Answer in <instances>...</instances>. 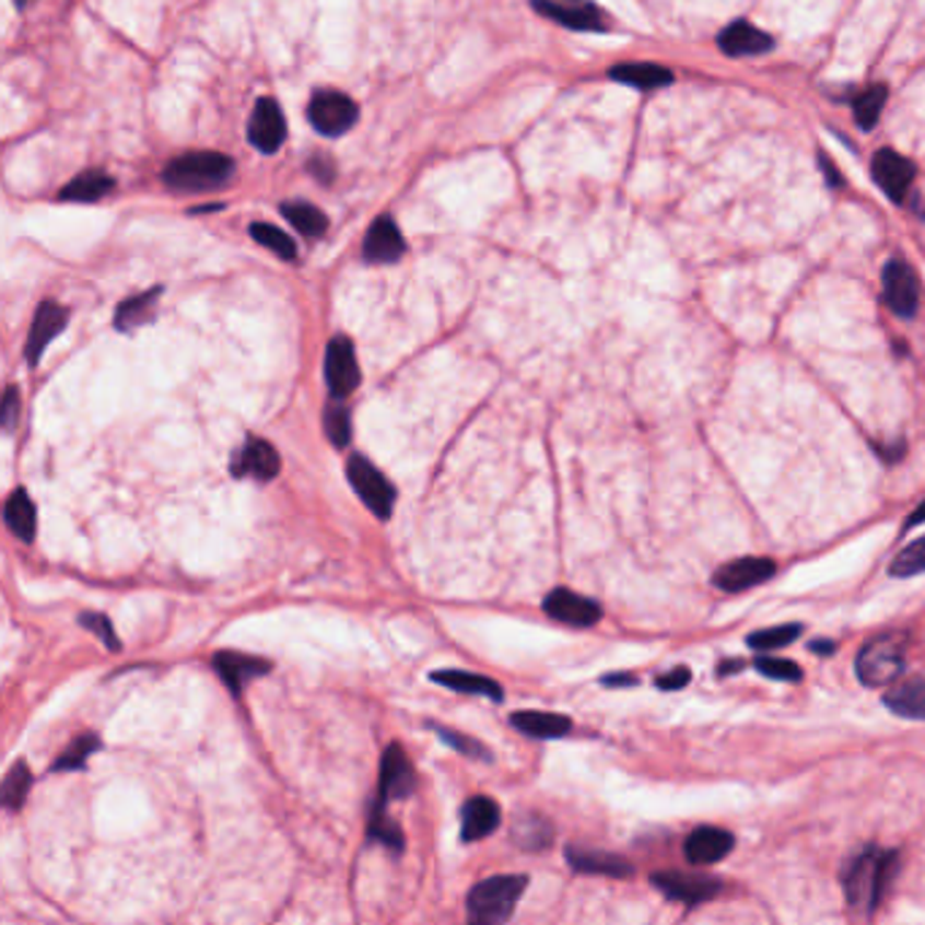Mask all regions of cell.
<instances>
[{
  "label": "cell",
  "instance_id": "cell-1",
  "mask_svg": "<svg viewBox=\"0 0 925 925\" xmlns=\"http://www.w3.org/2000/svg\"><path fill=\"white\" fill-rule=\"evenodd\" d=\"M895 871H899V853H893V850L866 847L863 853H857L850 860V866L844 868L842 877L850 906L860 915L877 912Z\"/></svg>",
  "mask_w": 925,
  "mask_h": 925
},
{
  "label": "cell",
  "instance_id": "cell-2",
  "mask_svg": "<svg viewBox=\"0 0 925 925\" xmlns=\"http://www.w3.org/2000/svg\"><path fill=\"white\" fill-rule=\"evenodd\" d=\"M906 668V633H882L863 643L855 657V674L863 687L879 690L899 681Z\"/></svg>",
  "mask_w": 925,
  "mask_h": 925
},
{
  "label": "cell",
  "instance_id": "cell-3",
  "mask_svg": "<svg viewBox=\"0 0 925 925\" xmlns=\"http://www.w3.org/2000/svg\"><path fill=\"white\" fill-rule=\"evenodd\" d=\"M234 177V161L220 152H185L174 157L163 172L168 188L185 190V194H204L225 185Z\"/></svg>",
  "mask_w": 925,
  "mask_h": 925
},
{
  "label": "cell",
  "instance_id": "cell-4",
  "mask_svg": "<svg viewBox=\"0 0 925 925\" xmlns=\"http://www.w3.org/2000/svg\"><path fill=\"white\" fill-rule=\"evenodd\" d=\"M527 877L507 874V877H492L478 882L467 895V915L472 923L497 925L505 923L516 910V901L527 890Z\"/></svg>",
  "mask_w": 925,
  "mask_h": 925
},
{
  "label": "cell",
  "instance_id": "cell-5",
  "mask_svg": "<svg viewBox=\"0 0 925 925\" xmlns=\"http://www.w3.org/2000/svg\"><path fill=\"white\" fill-rule=\"evenodd\" d=\"M309 126L320 137H342L359 122V104L340 90H315L307 106Z\"/></svg>",
  "mask_w": 925,
  "mask_h": 925
},
{
  "label": "cell",
  "instance_id": "cell-6",
  "mask_svg": "<svg viewBox=\"0 0 925 925\" xmlns=\"http://www.w3.org/2000/svg\"><path fill=\"white\" fill-rule=\"evenodd\" d=\"M348 481L356 489V494L375 513L377 518H388L394 513V505H397V492H394L391 481L372 465L364 456L353 454L346 465Z\"/></svg>",
  "mask_w": 925,
  "mask_h": 925
},
{
  "label": "cell",
  "instance_id": "cell-7",
  "mask_svg": "<svg viewBox=\"0 0 925 925\" xmlns=\"http://www.w3.org/2000/svg\"><path fill=\"white\" fill-rule=\"evenodd\" d=\"M652 885L670 901L679 904L698 906L706 901L716 899L722 893V879L706 877V874H690V871H654Z\"/></svg>",
  "mask_w": 925,
  "mask_h": 925
},
{
  "label": "cell",
  "instance_id": "cell-8",
  "mask_svg": "<svg viewBox=\"0 0 925 925\" xmlns=\"http://www.w3.org/2000/svg\"><path fill=\"white\" fill-rule=\"evenodd\" d=\"M885 302L899 318H912L921 307V280L904 258H890L882 272Z\"/></svg>",
  "mask_w": 925,
  "mask_h": 925
},
{
  "label": "cell",
  "instance_id": "cell-9",
  "mask_svg": "<svg viewBox=\"0 0 925 925\" xmlns=\"http://www.w3.org/2000/svg\"><path fill=\"white\" fill-rule=\"evenodd\" d=\"M326 383H329L331 399H346L359 388L361 370L356 348L348 337H335L326 348Z\"/></svg>",
  "mask_w": 925,
  "mask_h": 925
},
{
  "label": "cell",
  "instance_id": "cell-10",
  "mask_svg": "<svg viewBox=\"0 0 925 925\" xmlns=\"http://www.w3.org/2000/svg\"><path fill=\"white\" fill-rule=\"evenodd\" d=\"M774 560H765V557H741V560L725 562V565L716 570L712 581L716 589L736 595V592H747L752 589V586L765 584L769 578H774Z\"/></svg>",
  "mask_w": 925,
  "mask_h": 925
},
{
  "label": "cell",
  "instance_id": "cell-11",
  "mask_svg": "<svg viewBox=\"0 0 925 925\" xmlns=\"http://www.w3.org/2000/svg\"><path fill=\"white\" fill-rule=\"evenodd\" d=\"M543 611L567 628H592L602 619L600 602L573 589H554L543 600Z\"/></svg>",
  "mask_w": 925,
  "mask_h": 925
},
{
  "label": "cell",
  "instance_id": "cell-12",
  "mask_svg": "<svg viewBox=\"0 0 925 925\" xmlns=\"http://www.w3.org/2000/svg\"><path fill=\"white\" fill-rule=\"evenodd\" d=\"M871 172L879 188H882L895 204H901V201L906 199L912 183H915V163H912L910 157L899 155L895 150H879L871 161Z\"/></svg>",
  "mask_w": 925,
  "mask_h": 925
},
{
  "label": "cell",
  "instance_id": "cell-13",
  "mask_svg": "<svg viewBox=\"0 0 925 925\" xmlns=\"http://www.w3.org/2000/svg\"><path fill=\"white\" fill-rule=\"evenodd\" d=\"M247 139L264 155H274L285 142V117L283 109L274 98H261L253 109L250 126H247Z\"/></svg>",
  "mask_w": 925,
  "mask_h": 925
},
{
  "label": "cell",
  "instance_id": "cell-14",
  "mask_svg": "<svg viewBox=\"0 0 925 925\" xmlns=\"http://www.w3.org/2000/svg\"><path fill=\"white\" fill-rule=\"evenodd\" d=\"M280 472V454L267 440H247L231 459V476L256 478V481H272Z\"/></svg>",
  "mask_w": 925,
  "mask_h": 925
},
{
  "label": "cell",
  "instance_id": "cell-15",
  "mask_svg": "<svg viewBox=\"0 0 925 925\" xmlns=\"http://www.w3.org/2000/svg\"><path fill=\"white\" fill-rule=\"evenodd\" d=\"M405 256V236L391 214H380L366 231L364 261L366 264H394Z\"/></svg>",
  "mask_w": 925,
  "mask_h": 925
},
{
  "label": "cell",
  "instance_id": "cell-16",
  "mask_svg": "<svg viewBox=\"0 0 925 925\" xmlns=\"http://www.w3.org/2000/svg\"><path fill=\"white\" fill-rule=\"evenodd\" d=\"M733 847H736V836L730 831L716 826H703L687 836L684 857L695 863V866H714L722 857L730 855Z\"/></svg>",
  "mask_w": 925,
  "mask_h": 925
},
{
  "label": "cell",
  "instance_id": "cell-17",
  "mask_svg": "<svg viewBox=\"0 0 925 925\" xmlns=\"http://www.w3.org/2000/svg\"><path fill=\"white\" fill-rule=\"evenodd\" d=\"M413 789H415L413 765H410L405 749L399 747V743H391V747H386V752H383L380 798L383 800H391V798L402 800V798H408V795H413Z\"/></svg>",
  "mask_w": 925,
  "mask_h": 925
},
{
  "label": "cell",
  "instance_id": "cell-18",
  "mask_svg": "<svg viewBox=\"0 0 925 925\" xmlns=\"http://www.w3.org/2000/svg\"><path fill=\"white\" fill-rule=\"evenodd\" d=\"M69 324V309L60 307L58 302H42L36 309V318H33L31 335H27L25 356L31 364H38L42 353L47 351L49 342L60 335Z\"/></svg>",
  "mask_w": 925,
  "mask_h": 925
},
{
  "label": "cell",
  "instance_id": "cell-19",
  "mask_svg": "<svg viewBox=\"0 0 925 925\" xmlns=\"http://www.w3.org/2000/svg\"><path fill=\"white\" fill-rule=\"evenodd\" d=\"M212 668H214V674H218L220 679L225 681V687H229L234 695H239L242 687H245L247 681L269 674V668H272V665H269L267 659L250 657V654L218 652L212 657Z\"/></svg>",
  "mask_w": 925,
  "mask_h": 925
},
{
  "label": "cell",
  "instance_id": "cell-20",
  "mask_svg": "<svg viewBox=\"0 0 925 925\" xmlns=\"http://www.w3.org/2000/svg\"><path fill=\"white\" fill-rule=\"evenodd\" d=\"M532 9L549 20L560 22L570 31H606V16L592 3H554V0H532Z\"/></svg>",
  "mask_w": 925,
  "mask_h": 925
},
{
  "label": "cell",
  "instance_id": "cell-21",
  "mask_svg": "<svg viewBox=\"0 0 925 925\" xmlns=\"http://www.w3.org/2000/svg\"><path fill=\"white\" fill-rule=\"evenodd\" d=\"M719 49L730 58H747V55H763L774 47V38L760 31L752 22H733L719 33Z\"/></svg>",
  "mask_w": 925,
  "mask_h": 925
},
{
  "label": "cell",
  "instance_id": "cell-22",
  "mask_svg": "<svg viewBox=\"0 0 925 925\" xmlns=\"http://www.w3.org/2000/svg\"><path fill=\"white\" fill-rule=\"evenodd\" d=\"M500 826V806L487 795H476L461 809V839L465 842H478L489 833L497 831Z\"/></svg>",
  "mask_w": 925,
  "mask_h": 925
},
{
  "label": "cell",
  "instance_id": "cell-23",
  "mask_svg": "<svg viewBox=\"0 0 925 925\" xmlns=\"http://www.w3.org/2000/svg\"><path fill=\"white\" fill-rule=\"evenodd\" d=\"M882 701L888 712L901 716V719H925V676L890 684Z\"/></svg>",
  "mask_w": 925,
  "mask_h": 925
},
{
  "label": "cell",
  "instance_id": "cell-24",
  "mask_svg": "<svg viewBox=\"0 0 925 925\" xmlns=\"http://www.w3.org/2000/svg\"><path fill=\"white\" fill-rule=\"evenodd\" d=\"M567 863L581 874H602V877H630L633 866L622 855L602 853V850L567 847Z\"/></svg>",
  "mask_w": 925,
  "mask_h": 925
},
{
  "label": "cell",
  "instance_id": "cell-25",
  "mask_svg": "<svg viewBox=\"0 0 925 925\" xmlns=\"http://www.w3.org/2000/svg\"><path fill=\"white\" fill-rule=\"evenodd\" d=\"M115 190V179L112 174L101 172V168H87V172L77 174L63 190H60V201H73V204H95L104 199L106 194Z\"/></svg>",
  "mask_w": 925,
  "mask_h": 925
},
{
  "label": "cell",
  "instance_id": "cell-26",
  "mask_svg": "<svg viewBox=\"0 0 925 925\" xmlns=\"http://www.w3.org/2000/svg\"><path fill=\"white\" fill-rule=\"evenodd\" d=\"M511 725L522 730L529 738H562L567 736L573 722L562 714H543V712H518L511 716Z\"/></svg>",
  "mask_w": 925,
  "mask_h": 925
},
{
  "label": "cell",
  "instance_id": "cell-27",
  "mask_svg": "<svg viewBox=\"0 0 925 925\" xmlns=\"http://www.w3.org/2000/svg\"><path fill=\"white\" fill-rule=\"evenodd\" d=\"M161 293H163L161 288H152V291L139 293V296L126 298V302H122L115 313L117 329L133 331V329H139V326L150 324V320L155 318V307H157V298H161Z\"/></svg>",
  "mask_w": 925,
  "mask_h": 925
},
{
  "label": "cell",
  "instance_id": "cell-28",
  "mask_svg": "<svg viewBox=\"0 0 925 925\" xmlns=\"http://www.w3.org/2000/svg\"><path fill=\"white\" fill-rule=\"evenodd\" d=\"M432 681L448 687V690L467 692V695H483L492 698V701H502V698H505L497 681L478 674H465V670H437V674H432Z\"/></svg>",
  "mask_w": 925,
  "mask_h": 925
},
{
  "label": "cell",
  "instance_id": "cell-29",
  "mask_svg": "<svg viewBox=\"0 0 925 925\" xmlns=\"http://www.w3.org/2000/svg\"><path fill=\"white\" fill-rule=\"evenodd\" d=\"M611 79L639 90H657L674 82V71L657 63H619L611 69Z\"/></svg>",
  "mask_w": 925,
  "mask_h": 925
},
{
  "label": "cell",
  "instance_id": "cell-30",
  "mask_svg": "<svg viewBox=\"0 0 925 925\" xmlns=\"http://www.w3.org/2000/svg\"><path fill=\"white\" fill-rule=\"evenodd\" d=\"M3 516H5V527H9L20 540L31 543L33 535H36V507H33V500L27 497L25 489L11 492V497L5 500L3 505Z\"/></svg>",
  "mask_w": 925,
  "mask_h": 925
},
{
  "label": "cell",
  "instance_id": "cell-31",
  "mask_svg": "<svg viewBox=\"0 0 925 925\" xmlns=\"http://www.w3.org/2000/svg\"><path fill=\"white\" fill-rule=\"evenodd\" d=\"M280 212L298 234L309 236V239H318L329 229V218L309 201H285V204H280Z\"/></svg>",
  "mask_w": 925,
  "mask_h": 925
},
{
  "label": "cell",
  "instance_id": "cell-32",
  "mask_svg": "<svg viewBox=\"0 0 925 925\" xmlns=\"http://www.w3.org/2000/svg\"><path fill=\"white\" fill-rule=\"evenodd\" d=\"M551 839H554V828L540 815L518 817L516 826H513V842L524 850H543L549 847Z\"/></svg>",
  "mask_w": 925,
  "mask_h": 925
},
{
  "label": "cell",
  "instance_id": "cell-33",
  "mask_svg": "<svg viewBox=\"0 0 925 925\" xmlns=\"http://www.w3.org/2000/svg\"><path fill=\"white\" fill-rule=\"evenodd\" d=\"M386 800H377L375 806L370 809V828H366V836H370V842H380L383 847L388 850H402L405 847V833L402 828L397 826V822L391 820V817L386 815Z\"/></svg>",
  "mask_w": 925,
  "mask_h": 925
},
{
  "label": "cell",
  "instance_id": "cell-34",
  "mask_svg": "<svg viewBox=\"0 0 925 925\" xmlns=\"http://www.w3.org/2000/svg\"><path fill=\"white\" fill-rule=\"evenodd\" d=\"M885 101H888V87H885V84H874V87L863 90V93L857 95L853 109L855 122L863 131H871V128L877 126L879 115H882L885 109Z\"/></svg>",
  "mask_w": 925,
  "mask_h": 925
},
{
  "label": "cell",
  "instance_id": "cell-35",
  "mask_svg": "<svg viewBox=\"0 0 925 925\" xmlns=\"http://www.w3.org/2000/svg\"><path fill=\"white\" fill-rule=\"evenodd\" d=\"M800 635H804V624L789 622V624H780V628H769V630H758V633H749L747 643L752 648H758V652H774V648L789 646V643L798 641Z\"/></svg>",
  "mask_w": 925,
  "mask_h": 925
},
{
  "label": "cell",
  "instance_id": "cell-36",
  "mask_svg": "<svg viewBox=\"0 0 925 925\" xmlns=\"http://www.w3.org/2000/svg\"><path fill=\"white\" fill-rule=\"evenodd\" d=\"M324 429H326V434H329V440L337 445V448H346V445L351 443V437H353L351 410H348L346 405L340 402V399H331V402L326 405Z\"/></svg>",
  "mask_w": 925,
  "mask_h": 925
},
{
  "label": "cell",
  "instance_id": "cell-37",
  "mask_svg": "<svg viewBox=\"0 0 925 925\" xmlns=\"http://www.w3.org/2000/svg\"><path fill=\"white\" fill-rule=\"evenodd\" d=\"M31 784H33V776H31V769H27V763L11 765V771L5 774V780H3V787H0V795H3L5 809H9V811L20 809V806L25 804Z\"/></svg>",
  "mask_w": 925,
  "mask_h": 925
},
{
  "label": "cell",
  "instance_id": "cell-38",
  "mask_svg": "<svg viewBox=\"0 0 925 925\" xmlns=\"http://www.w3.org/2000/svg\"><path fill=\"white\" fill-rule=\"evenodd\" d=\"M250 236L261 247H267V250L278 253L280 258H288V261H293V258H296V242H293L283 229H278V225L253 223L250 225Z\"/></svg>",
  "mask_w": 925,
  "mask_h": 925
},
{
  "label": "cell",
  "instance_id": "cell-39",
  "mask_svg": "<svg viewBox=\"0 0 925 925\" xmlns=\"http://www.w3.org/2000/svg\"><path fill=\"white\" fill-rule=\"evenodd\" d=\"M925 573V535L923 538L912 540L906 549H901L899 554L890 562V575L893 578H912V575Z\"/></svg>",
  "mask_w": 925,
  "mask_h": 925
},
{
  "label": "cell",
  "instance_id": "cell-40",
  "mask_svg": "<svg viewBox=\"0 0 925 925\" xmlns=\"http://www.w3.org/2000/svg\"><path fill=\"white\" fill-rule=\"evenodd\" d=\"M98 736H93V733H84V736H79L77 741L71 743L69 749H66L63 754L58 758V763H55V771H77V769H84L90 760V754L98 749Z\"/></svg>",
  "mask_w": 925,
  "mask_h": 925
},
{
  "label": "cell",
  "instance_id": "cell-41",
  "mask_svg": "<svg viewBox=\"0 0 925 925\" xmlns=\"http://www.w3.org/2000/svg\"><path fill=\"white\" fill-rule=\"evenodd\" d=\"M752 665H754V670H758V674L769 676V679H776V681H800V679H804V670H800V665L793 663V659L758 657Z\"/></svg>",
  "mask_w": 925,
  "mask_h": 925
},
{
  "label": "cell",
  "instance_id": "cell-42",
  "mask_svg": "<svg viewBox=\"0 0 925 925\" xmlns=\"http://www.w3.org/2000/svg\"><path fill=\"white\" fill-rule=\"evenodd\" d=\"M79 624H82L84 630H90V633L98 635L106 648L120 652V639L115 635V628H112V622L104 617V613H82V617H79Z\"/></svg>",
  "mask_w": 925,
  "mask_h": 925
},
{
  "label": "cell",
  "instance_id": "cell-43",
  "mask_svg": "<svg viewBox=\"0 0 925 925\" xmlns=\"http://www.w3.org/2000/svg\"><path fill=\"white\" fill-rule=\"evenodd\" d=\"M434 730L440 733V738H443L445 743H450V747L456 749V752H461V754H467V758H483V760H489V749L483 747L481 741H476V738H467V736H461V733H456V730H448V727H434Z\"/></svg>",
  "mask_w": 925,
  "mask_h": 925
},
{
  "label": "cell",
  "instance_id": "cell-44",
  "mask_svg": "<svg viewBox=\"0 0 925 925\" xmlns=\"http://www.w3.org/2000/svg\"><path fill=\"white\" fill-rule=\"evenodd\" d=\"M690 681H692V670L684 668V665H679V668H674L670 674L657 676V679H654V687L663 692H676V690H684Z\"/></svg>",
  "mask_w": 925,
  "mask_h": 925
},
{
  "label": "cell",
  "instance_id": "cell-45",
  "mask_svg": "<svg viewBox=\"0 0 925 925\" xmlns=\"http://www.w3.org/2000/svg\"><path fill=\"white\" fill-rule=\"evenodd\" d=\"M307 168H309V174H313V177L318 179L320 185H331V183H335L337 166H335V161H331V157L315 155L313 161L307 163Z\"/></svg>",
  "mask_w": 925,
  "mask_h": 925
},
{
  "label": "cell",
  "instance_id": "cell-46",
  "mask_svg": "<svg viewBox=\"0 0 925 925\" xmlns=\"http://www.w3.org/2000/svg\"><path fill=\"white\" fill-rule=\"evenodd\" d=\"M16 413H20V399H16V388L9 386L3 394V429L11 432L16 424Z\"/></svg>",
  "mask_w": 925,
  "mask_h": 925
},
{
  "label": "cell",
  "instance_id": "cell-47",
  "mask_svg": "<svg viewBox=\"0 0 925 925\" xmlns=\"http://www.w3.org/2000/svg\"><path fill=\"white\" fill-rule=\"evenodd\" d=\"M839 643L831 641V639H817L809 643V652L811 654H820V657H831V654H836Z\"/></svg>",
  "mask_w": 925,
  "mask_h": 925
},
{
  "label": "cell",
  "instance_id": "cell-48",
  "mask_svg": "<svg viewBox=\"0 0 925 925\" xmlns=\"http://www.w3.org/2000/svg\"><path fill=\"white\" fill-rule=\"evenodd\" d=\"M602 684L606 687H635L639 684V679L630 674H611V676H602Z\"/></svg>",
  "mask_w": 925,
  "mask_h": 925
},
{
  "label": "cell",
  "instance_id": "cell-49",
  "mask_svg": "<svg viewBox=\"0 0 925 925\" xmlns=\"http://www.w3.org/2000/svg\"><path fill=\"white\" fill-rule=\"evenodd\" d=\"M877 456H885L888 461H895L904 456V443H893V445H877Z\"/></svg>",
  "mask_w": 925,
  "mask_h": 925
},
{
  "label": "cell",
  "instance_id": "cell-50",
  "mask_svg": "<svg viewBox=\"0 0 925 925\" xmlns=\"http://www.w3.org/2000/svg\"><path fill=\"white\" fill-rule=\"evenodd\" d=\"M743 668H749V663H743V659H725V663H719L716 674L727 676V674H738V670H743Z\"/></svg>",
  "mask_w": 925,
  "mask_h": 925
},
{
  "label": "cell",
  "instance_id": "cell-51",
  "mask_svg": "<svg viewBox=\"0 0 925 925\" xmlns=\"http://www.w3.org/2000/svg\"><path fill=\"white\" fill-rule=\"evenodd\" d=\"M921 522H925V502H923V505H921V507H917V511H915V513H912V516H910V522H906V527H904V529H912V527H917V524H921Z\"/></svg>",
  "mask_w": 925,
  "mask_h": 925
},
{
  "label": "cell",
  "instance_id": "cell-52",
  "mask_svg": "<svg viewBox=\"0 0 925 925\" xmlns=\"http://www.w3.org/2000/svg\"><path fill=\"white\" fill-rule=\"evenodd\" d=\"M822 168H826V172H828V183H831V185H842V177H839V168L828 166L826 157H822Z\"/></svg>",
  "mask_w": 925,
  "mask_h": 925
},
{
  "label": "cell",
  "instance_id": "cell-53",
  "mask_svg": "<svg viewBox=\"0 0 925 925\" xmlns=\"http://www.w3.org/2000/svg\"><path fill=\"white\" fill-rule=\"evenodd\" d=\"M31 3H33V0H14V5H16V9H20V11H22V9H27V5H31Z\"/></svg>",
  "mask_w": 925,
  "mask_h": 925
}]
</instances>
